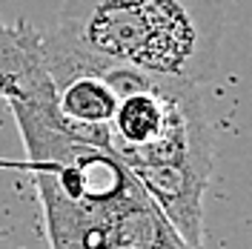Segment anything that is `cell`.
<instances>
[{
  "instance_id": "6da1fadb",
  "label": "cell",
  "mask_w": 252,
  "mask_h": 249,
  "mask_svg": "<svg viewBox=\"0 0 252 249\" xmlns=\"http://www.w3.org/2000/svg\"><path fill=\"white\" fill-rule=\"evenodd\" d=\"M23 160L49 249H158L172 232L112 146L52 135L32 140Z\"/></svg>"
},
{
  "instance_id": "7a4b0ae2",
  "label": "cell",
  "mask_w": 252,
  "mask_h": 249,
  "mask_svg": "<svg viewBox=\"0 0 252 249\" xmlns=\"http://www.w3.org/2000/svg\"><path fill=\"white\" fill-rule=\"evenodd\" d=\"M220 0H63L49 40L92 66L201 86L218 66Z\"/></svg>"
},
{
  "instance_id": "3957f363",
  "label": "cell",
  "mask_w": 252,
  "mask_h": 249,
  "mask_svg": "<svg viewBox=\"0 0 252 249\" xmlns=\"http://www.w3.org/2000/svg\"><path fill=\"white\" fill-rule=\"evenodd\" d=\"M0 100H6L15 115L17 132L69 126L58 109V89L49 75L43 34L29 20L6 23L0 17Z\"/></svg>"
},
{
  "instance_id": "277c9868",
  "label": "cell",
  "mask_w": 252,
  "mask_h": 249,
  "mask_svg": "<svg viewBox=\"0 0 252 249\" xmlns=\"http://www.w3.org/2000/svg\"><path fill=\"white\" fill-rule=\"evenodd\" d=\"M158 249H189V247H187V244H184V241H181V238H178L175 232H169L166 238H163V244H160Z\"/></svg>"
},
{
  "instance_id": "5b68a950",
  "label": "cell",
  "mask_w": 252,
  "mask_h": 249,
  "mask_svg": "<svg viewBox=\"0 0 252 249\" xmlns=\"http://www.w3.org/2000/svg\"><path fill=\"white\" fill-rule=\"evenodd\" d=\"M0 169H12V172H26V160H3V157H0Z\"/></svg>"
}]
</instances>
